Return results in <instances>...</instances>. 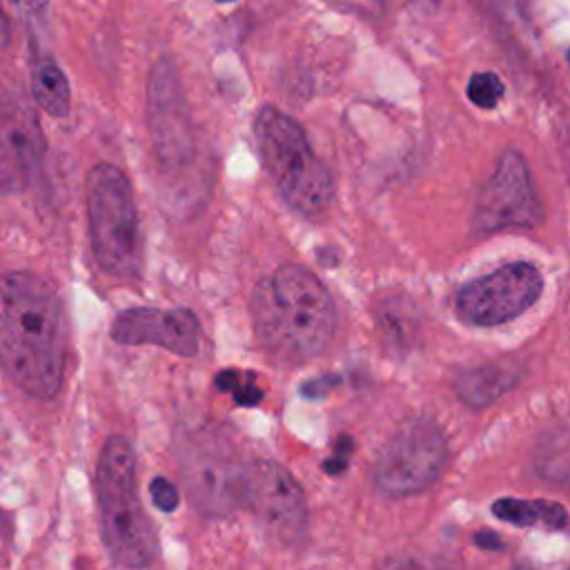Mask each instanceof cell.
I'll return each mask as SVG.
<instances>
[{"instance_id": "cell-15", "label": "cell", "mask_w": 570, "mask_h": 570, "mask_svg": "<svg viewBox=\"0 0 570 570\" xmlns=\"http://www.w3.org/2000/svg\"><path fill=\"white\" fill-rule=\"evenodd\" d=\"M492 514L517 528L543 525L550 530H561L568 523V512L561 503L541 499H499L492 503Z\"/></svg>"}, {"instance_id": "cell-2", "label": "cell", "mask_w": 570, "mask_h": 570, "mask_svg": "<svg viewBox=\"0 0 570 570\" xmlns=\"http://www.w3.org/2000/svg\"><path fill=\"white\" fill-rule=\"evenodd\" d=\"M258 341L285 361L318 356L334 332V305L325 285L303 265H281L252 294Z\"/></svg>"}, {"instance_id": "cell-5", "label": "cell", "mask_w": 570, "mask_h": 570, "mask_svg": "<svg viewBox=\"0 0 570 570\" xmlns=\"http://www.w3.org/2000/svg\"><path fill=\"white\" fill-rule=\"evenodd\" d=\"M261 160L289 207L305 216L321 214L334 194L327 167L316 158L303 127L265 105L254 120Z\"/></svg>"}, {"instance_id": "cell-18", "label": "cell", "mask_w": 570, "mask_h": 570, "mask_svg": "<svg viewBox=\"0 0 570 570\" xmlns=\"http://www.w3.org/2000/svg\"><path fill=\"white\" fill-rule=\"evenodd\" d=\"M503 94L505 85L494 71H479L468 82V98L481 109H494Z\"/></svg>"}, {"instance_id": "cell-14", "label": "cell", "mask_w": 570, "mask_h": 570, "mask_svg": "<svg viewBox=\"0 0 570 570\" xmlns=\"http://www.w3.org/2000/svg\"><path fill=\"white\" fill-rule=\"evenodd\" d=\"M521 370L508 361L485 363L461 372L454 381L456 396L470 407H485L519 381Z\"/></svg>"}, {"instance_id": "cell-30", "label": "cell", "mask_w": 570, "mask_h": 570, "mask_svg": "<svg viewBox=\"0 0 570 570\" xmlns=\"http://www.w3.org/2000/svg\"><path fill=\"white\" fill-rule=\"evenodd\" d=\"M568 60H570V49H568Z\"/></svg>"}, {"instance_id": "cell-28", "label": "cell", "mask_w": 570, "mask_h": 570, "mask_svg": "<svg viewBox=\"0 0 570 570\" xmlns=\"http://www.w3.org/2000/svg\"><path fill=\"white\" fill-rule=\"evenodd\" d=\"M410 2H414L419 9H425V7L430 9V7H434L439 0H410Z\"/></svg>"}, {"instance_id": "cell-10", "label": "cell", "mask_w": 570, "mask_h": 570, "mask_svg": "<svg viewBox=\"0 0 570 570\" xmlns=\"http://www.w3.org/2000/svg\"><path fill=\"white\" fill-rule=\"evenodd\" d=\"M543 289L541 272L530 263H508L479 276L456 294L459 314L474 325L492 327L530 309Z\"/></svg>"}, {"instance_id": "cell-22", "label": "cell", "mask_w": 570, "mask_h": 570, "mask_svg": "<svg viewBox=\"0 0 570 570\" xmlns=\"http://www.w3.org/2000/svg\"><path fill=\"white\" fill-rule=\"evenodd\" d=\"M336 383H338V376H318V379L307 381L301 387V394L307 399H323Z\"/></svg>"}, {"instance_id": "cell-12", "label": "cell", "mask_w": 570, "mask_h": 570, "mask_svg": "<svg viewBox=\"0 0 570 570\" xmlns=\"http://www.w3.org/2000/svg\"><path fill=\"white\" fill-rule=\"evenodd\" d=\"M45 136L29 102L7 98L0 102V191L24 187L42 165Z\"/></svg>"}, {"instance_id": "cell-29", "label": "cell", "mask_w": 570, "mask_h": 570, "mask_svg": "<svg viewBox=\"0 0 570 570\" xmlns=\"http://www.w3.org/2000/svg\"><path fill=\"white\" fill-rule=\"evenodd\" d=\"M218 2H234V0H218Z\"/></svg>"}, {"instance_id": "cell-4", "label": "cell", "mask_w": 570, "mask_h": 570, "mask_svg": "<svg viewBox=\"0 0 570 570\" xmlns=\"http://www.w3.org/2000/svg\"><path fill=\"white\" fill-rule=\"evenodd\" d=\"M85 189L96 263L116 278H138L142 272V232L129 178L120 167L98 163L89 169Z\"/></svg>"}, {"instance_id": "cell-27", "label": "cell", "mask_w": 570, "mask_h": 570, "mask_svg": "<svg viewBox=\"0 0 570 570\" xmlns=\"http://www.w3.org/2000/svg\"><path fill=\"white\" fill-rule=\"evenodd\" d=\"M9 45V20L4 18V11L0 7V49Z\"/></svg>"}, {"instance_id": "cell-16", "label": "cell", "mask_w": 570, "mask_h": 570, "mask_svg": "<svg viewBox=\"0 0 570 570\" xmlns=\"http://www.w3.org/2000/svg\"><path fill=\"white\" fill-rule=\"evenodd\" d=\"M532 463L543 481L570 488V423L557 425L539 439Z\"/></svg>"}, {"instance_id": "cell-9", "label": "cell", "mask_w": 570, "mask_h": 570, "mask_svg": "<svg viewBox=\"0 0 570 570\" xmlns=\"http://www.w3.org/2000/svg\"><path fill=\"white\" fill-rule=\"evenodd\" d=\"M543 218L539 196L525 158L519 151H505L494 174L476 196L472 225L481 234L503 229H530Z\"/></svg>"}, {"instance_id": "cell-19", "label": "cell", "mask_w": 570, "mask_h": 570, "mask_svg": "<svg viewBox=\"0 0 570 570\" xmlns=\"http://www.w3.org/2000/svg\"><path fill=\"white\" fill-rule=\"evenodd\" d=\"M214 383H216V387L220 392H232V396H234V401L238 405H247V407L249 405H258L261 399H263V392L254 383L245 381V376L240 372H236V370L218 372Z\"/></svg>"}, {"instance_id": "cell-20", "label": "cell", "mask_w": 570, "mask_h": 570, "mask_svg": "<svg viewBox=\"0 0 570 570\" xmlns=\"http://www.w3.org/2000/svg\"><path fill=\"white\" fill-rule=\"evenodd\" d=\"M149 494H151L154 505H156L158 510H163V512L176 510L178 499H180V497H178V488H176L169 479H165V476H156V479L151 481Z\"/></svg>"}, {"instance_id": "cell-24", "label": "cell", "mask_w": 570, "mask_h": 570, "mask_svg": "<svg viewBox=\"0 0 570 570\" xmlns=\"http://www.w3.org/2000/svg\"><path fill=\"white\" fill-rule=\"evenodd\" d=\"M9 2H11L13 9L20 11L22 16L33 18V16H40V13L47 9V2H49V0H9Z\"/></svg>"}, {"instance_id": "cell-7", "label": "cell", "mask_w": 570, "mask_h": 570, "mask_svg": "<svg viewBox=\"0 0 570 570\" xmlns=\"http://www.w3.org/2000/svg\"><path fill=\"white\" fill-rule=\"evenodd\" d=\"M448 456L443 430L430 419L401 423L374 463V485L385 497L419 494L434 483Z\"/></svg>"}, {"instance_id": "cell-6", "label": "cell", "mask_w": 570, "mask_h": 570, "mask_svg": "<svg viewBox=\"0 0 570 570\" xmlns=\"http://www.w3.org/2000/svg\"><path fill=\"white\" fill-rule=\"evenodd\" d=\"M176 461L187 497L198 512L223 517L243 503L245 463L218 428L203 425L185 432L178 439Z\"/></svg>"}, {"instance_id": "cell-26", "label": "cell", "mask_w": 570, "mask_h": 570, "mask_svg": "<svg viewBox=\"0 0 570 570\" xmlns=\"http://www.w3.org/2000/svg\"><path fill=\"white\" fill-rule=\"evenodd\" d=\"M381 570H425V568L414 559L401 557V559H390L387 563L381 566Z\"/></svg>"}, {"instance_id": "cell-17", "label": "cell", "mask_w": 570, "mask_h": 570, "mask_svg": "<svg viewBox=\"0 0 570 570\" xmlns=\"http://www.w3.org/2000/svg\"><path fill=\"white\" fill-rule=\"evenodd\" d=\"M31 94L33 100L51 116L62 118L69 111L71 89L69 80L51 58H38L31 67Z\"/></svg>"}, {"instance_id": "cell-11", "label": "cell", "mask_w": 570, "mask_h": 570, "mask_svg": "<svg viewBox=\"0 0 570 570\" xmlns=\"http://www.w3.org/2000/svg\"><path fill=\"white\" fill-rule=\"evenodd\" d=\"M243 505L278 541H298L307 528V501L296 479L278 463H245Z\"/></svg>"}, {"instance_id": "cell-3", "label": "cell", "mask_w": 570, "mask_h": 570, "mask_svg": "<svg viewBox=\"0 0 570 570\" xmlns=\"http://www.w3.org/2000/svg\"><path fill=\"white\" fill-rule=\"evenodd\" d=\"M96 499L109 557L131 570L158 557V537L136 490V454L125 436H109L96 465Z\"/></svg>"}, {"instance_id": "cell-23", "label": "cell", "mask_w": 570, "mask_h": 570, "mask_svg": "<svg viewBox=\"0 0 570 570\" xmlns=\"http://www.w3.org/2000/svg\"><path fill=\"white\" fill-rule=\"evenodd\" d=\"M332 2H336L343 9H350L354 13H361V16H379L385 4V0H332Z\"/></svg>"}, {"instance_id": "cell-21", "label": "cell", "mask_w": 570, "mask_h": 570, "mask_svg": "<svg viewBox=\"0 0 570 570\" xmlns=\"http://www.w3.org/2000/svg\"><path fill=\"white\" fill-rule=\"evenodd\" d=\"M352 436H347V434H343L336 443H334V448H332V454H330V459L323 463V470L327 472V474H341L347 465H350V454H352Z\"/></svg>"}, {"instance_id": "cell-25", "label": "cell", "mask_w": 570, "mask_h": 570, "mask_svg": "<svg viewBox=\"0 0 570 570\" xmlns=\"http://www.w3.org/2000/svg\"><path fill=\"white\" fill-rule=\"evenodd\" d=\"M474 543L481 546V548H485V550H499V548L503 546L501 539H499L494 532H490V530L476 532V534H474Z\"/></svg>"}, {"instance_id": "cell-1", "label": "cell", "mask_w": 570, "mask_h": 570, "mask_svg": "<svg viewBox=\"0 0 570 570\" xmlns=\"http://www.w3.org/2000/svg\"><path fill=\"white\" fill-rule=\"evenodd\" d=\"M67 318L56 289L31 272L0 276V370L33 399H53L67 367Z\"/></svg>"}, {"instance_id": "cell-8", "label": "cell", "mask_w": 570, "mask_h": 570, "mask_svg": "<svg viewBox=\"0 0 570 570\" xmlns=\"http://www.w3.org/2000/svg\"><path fill=\"white\" fill-rule=\"evenodd\" d=\"M147 125L163 174L178 180L196 158V131L178 71L169 58H160L149 73Z\"/></svg>"}, {"instance_id": "cell-13", "label": "cell", "mask_w": 570, "mask_h": 570, "mask_svg": "<svg viewBox=\"0 0 570 570\" xmlns=\"http://www.w3.org/2000/svg\"><path fill=\"white\" fill-rule=\"evenodd\" d=\"M111 338L122 345H158L178 356H196L198 318L185 307H131L114 318Z\"/></svg>"}]
</instances>
